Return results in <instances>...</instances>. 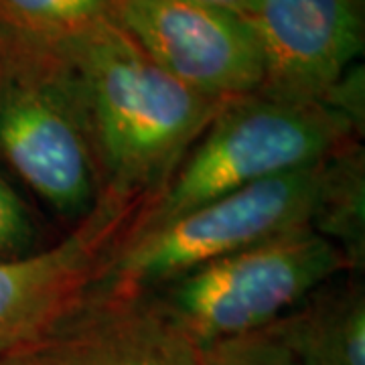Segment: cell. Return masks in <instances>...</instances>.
Masks as SVG:
<instances>
[{"mask_svg": "<svg viewBox=\"0 0 365 365\" xmlns=\"http://www.w3.org/2000/svg\"><path fill=\"white\" fill-rule=\"evenodd\" d=\"M63 49L83 91L102 191L153 199L223 102L169 76L114 23Z\"/></svg>", "mask_w": 365, "mask_h": 365, "instance_id": "6da1fadb", "label": "cell"}, {"mask_svg": "<svg viewBox=\"0 0 365 365\" xmlns=\"http://www.w3.org/2000/svg\"><path fill=\"white\" fill-rule=\"evenodd\" d=\"M364 126L329 102H287L260 91L223 102L169 182L134 215L124 237L144 234L213 199L309 169Z\"/></svg>", "mask_w": 365, "mask_h": 365, "instance_id": "7a4b0ae2", "label": "cell"}, {"mask_svg": "<svg viewBox=\"0 0 365 365\" xmlns=\"http://www.w3.org/2000/svg\"><path fill=\"white\" fill-rule=\"evenodd\" d=\"M325 160L213 199L150 232L122 237L83 302L155 292L187 272L274 235L313 227Z\"/></svg>", "mask_w": 365, "mask_h": 365, "instance_id": "3957f363", "label": "cell"}, {"mask_svg": "<svg viewBox=\"0 0 365 365\" xmlns=\"http://www.w3.org/2000/svg\"><path fill=\"white\" fill-rule=\"evenodd\" d=\"M0 157L59 215L102 195L78 71L66 49L0 51Z\"/></svg>", "mask_w": 365, "mask_h": 365, "instance_id": "277c9868", "label": "cell"}, {"mask_svg": "<svg viewBox=\"0 0 365 365\" xmlns=\"http://www.w3.org/2000/svg\"><path fill=\"white\" fill-rule=\"evenodd\" d=\"M345 272L353 270L343 252L313 227H300L199 266L155 294L207 347L264 331Z\"/></svg>", "mask_w": 365, "mask_h": 365, "instance_id": "5b68a950", "label": "cell"}, {"mask_svg": "<svg viewBox=\"0 0 365 365\" xmlns=\"http://www.w3.org/2000/svg\"><path fill=\"white\" fill-rule=\"evenodd\" d=\"M144 203V197L102 191L59 244L0 262V357L33 349L78 309Z\"/></svg>", "mask_w": 365, "mask_h": 365, "instance_id": "8992f818", "label": "cell"}, {"mask_svg": "<svg viewBox=\"0 0 365 365\" xmlns=\"http://www.w3.org/2000/svg\"><path fill=\"white\" fill-rule=\"evenodd\" d=\"M116 25L158 67L213 100L260 91L264 53L254 23L205 0H122Z\"/></svg>", "mask_w": 365, "mask_h": 365, "instance_id": "52a82bcc", "label": "cell"}, {"mask_svg": "<svg viewBox=\"0 0 365 365\" xmlns=\"http://www.w3.org/2000/svg\"><path fill=\"white\" fill-rule=\"evenodd\" d=\"M264 53L260 93L323 102L364 51V0H258Z\"/></svg>", "mask_w": 365, "mask_h": 365, "instance_id": "ba28073f", "label": "cell"}, {"mask_svg": "<svg viewBox=\"0 0 365 365\" xmlns=\"http://www.w3.org/2000/svg\"><path fill=\"white\" fill-rule=\"evenodd\" d=\"M203 347L155 292L81 302L29 349L33 365H201Z\"/></svg>", "mask_w": 365, "mask_h": 365, "instance_id": "9c48e42d", "label": "cell"}, {"mask_svg": "<svg viewBox=\"0 0 365 365\" xmlns=\"http://www.w3.org/2000/svg\"><path fill=\"white\" fill-rule=\"evenodd\" d=\"M341 276L266 327L300 365H365L364 284L355 272Z\"/></svg>", "mask_w": 365, "mask_h": 365, "instance_id": "30bf717a", "label": "cell"}, {"mask_svg": "<svg viewBox=\"0 0 365 365\" xmlns=\"http://www.w3.org/2000/svg\"><path fill=\"white\" fill-rule=\"evenodd\" d=\"M122 0H0V51L61 49L116 25Z\"/></svg>", "mask_w": 365, "mask_h": 365, "instance_id": "8fae6325", "label": "cell"}, {"mask_svg": "<svg viewBox=\"0 0 365 365\" xmlns=\"http://www.w3.org/2000/svg\"><path fill=\"white\" fill-rule=\"evenodd\" d=\"M313 230L343 252L353 272L364 268L365 160L359 143L347 144L325 160Z\"/></svg>", "mask_w": 365, "mask_h": 365, "instance_id": "7c38bea8", "label": "cell"}, {"mask_svg": "<svg viewBox=\"0 0 365 365\" xmlns=\"http://www.w3.org/2000/svg\"><path fill=\"white\" fill-rule=\"evenodd\" d=\"M201 365H300L270 331L225 339L203 347Z\"/></svg>", "mask_w": 365, "mask_h": 365, "instance_id": "4fadbf2b", "label": "cell"}, {"mask_svg": "<svg viewBox=\"0 0 365 365\" xmlns=\"http://www.w3.org/2000/svg\"><path fill=\"white\" fill-rule=\"evenodd\" d=\"M35 242L31 213L13 185L0 175V262L25 258Z\"/></svg>", "mask_w": 365, "mask_h": 365, "instance_id": "5bb4252c", "label": "cell"}, {"mask_svg": "<svg viewBox=\"0 0 365 365\" xmlns=\"http://www.w3.org/2000/svg\"><path fill=\"white\" fill-rule=\"evenodd\" d=\"M205 2L217 4V6H223V9H230V11L250 19V21H254L256 11H258V0H205Z\"/></svg>", "mask_w": 365, "mask_h": 365, "instance_id": "9a60e30c", "label": "cell"}, {"mask_svg": "<svg viewBox=\"0 0 365 365\" xmlns=\"http://www.w3.org/2000/svg\"><path fill=\"white\" fill-rule=\"evenodd\" d=\"M0 365H33V364H31V355H29V351H21V353H11V355L0 357Z\"/></svg>", "mask_w": 365, "mask_h": 365, "instance_id": "2e32d148", "label": "cell"}]
</instances>
